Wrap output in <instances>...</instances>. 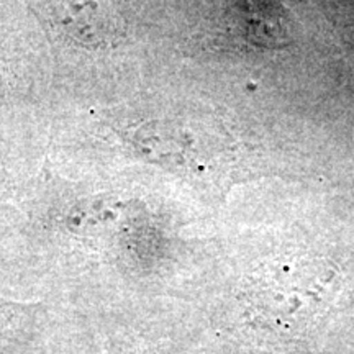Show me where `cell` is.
<instances>
[{"mask_svg": "<svg viewBox=\"0 0 354 354\" xmlns=\"http://www.w3.org/2000/svg\"><path fill=\"white\" fill-rule=\"evenodd\" d=\"M2 174H3V172H2V162H0V185H2Z\"/></svg>", "mask_w": 354, "mask_h": 354, "instance_id": "obj_3", "label": "cell"}, {"mask_svg": "<svg viewBox=\"0 0 354 354\" xmlns=\"http://www.w3.org/2000/svg\"><path fill=\"white\" fill-rule=\"evenodd\" d=\"M104 354H171L162 351H154L151 348H118L113 351H107Z\"/></svg>", "mask_w": 354, "mask_h": 354, "instance_id": "obj_2", "label": "cell"}, {"mask_svg": "<svg viewBox=\"0 0 354 354\" xmlns=\"http://www.w3.org/2000/svg\"><path fill=\"white\" fill-rule=\"evenodd\" d=\"M39 315V305L0 299V351L24 344L35 333Z\"/></svg>", "mask_w": 354, "mask_h": 354, "instance_id": "obj_1", "label": "cell"}]
</instances>
